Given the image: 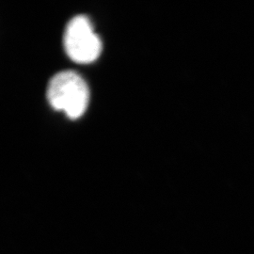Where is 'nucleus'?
<instances>
[{"instance_id":"obj_1","label":"nucleus","mask_w":254,"mask_h":254,"mask_svg":"<svg viewBox=\"0 0 254 254\" xmlns=\"http://www.w3.org/2000/svg\"><path fill=\"white\" fill-rule=\"evenodd\" d=\"M47 98L57 110L71 119L81 117L89 106L90 91L80 75L71 71L57 73L49 82Z\"/></svg>"},{"instance_id":"obj_2","label":"nucleus","mask_w":254,"mask_h":254,"mask_svg":"<svg viewBox=\"0 0 254 254\" xmlns=\"http://www.w3.org/2000/svg\"><path fill=\"white\" fill-rule=\"evenodd\" d=\"M64 48L69 58L77 64H91L98 59L102 44L89 19L80 15L69 22L64 33Z\"/></svg>"}]
</instances>
